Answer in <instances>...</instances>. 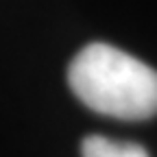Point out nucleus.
Returning a JSON list of instances; mask_svg holds the SVG:
<instances>
[{
	"mask_svg": "<svg viewBox=\"0 0 157 157\" xmlns=\"http://www.w3.org/2000/svg\"><path fill=\"white\" fill-rule=\"evenodd\" d=\"M81 157H151L137 142L111 140L105 135H87L81 144Z\"/></svg>",
	"mask_w": 157,
	"mask_h": 157,
	"instance_id": "nucleus-2",
	"label": "nucleus"
},
{
	"mask_svg": "<svg viewBox=\"0 0 157 157\" xmlns=\"http://www.w3.org/2000/svg\"><path fill=\"white\" fill-rule=\"evenodd\" d=\"M74 96L90 109L118 120L157 116V70L111 44L94 42L68 68Z\"/></svg>",
	"mask_w": 157,
	"mask_h": 157,
	"instance_id": "nucleus-1",
	"label": "nucleus"
}]
</instances>
